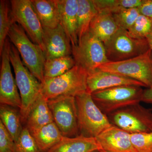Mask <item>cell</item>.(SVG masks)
Returning a JSON list of instances; mask_svg holds the SVG:
<instances>
[{
    "instance_id": "obj_35",
    "label": "cell",
    "mask_w": 152,
    "mask_h": 152,
    "mask_svg": "<svg viewBox=\"0 0 152 152\" xmlns=\"http://www.w3.org/2000/svg\"><path fill=\"white\" fill-rule=\"evenodd\" d=\"M99 152H108L107 151H104V150L103 149H101V150H99Z\"/></svg>"
},
{
    "instance_id": "obj_32",
    "label": "cell",
    "mask_w": 152,
    "mask_h": 152,
    "mask_svg": "<svg viewBox=\"0 0 152 152\" xmlns=\"http://www.w3.org/2000/svg\"><path fill=\"white\" fill-rule=\"evenodd\" d=\"M137 9L140 15L152 19V0H144Z\"/></svg>"
},
{
    "instance_id": "obj_2",
    "label": "cell",
    "mask_w": 152,
    "mask_h": 152,
    "mask_svg": "<svg viewBox=\"0 0 152 152\" xmlns=\"http://www.w3.org/2000/svg\"><path fill=\"white\" fill-rule=\"evenodd\" d=\"M79 135L96 138L113 125L87 92L76 96Z\"/></svg>"
},
{
    "instance_id": "obj_17",
    "label": "cell",
    "mask_w": 152,
    "mask_h": 152,
    "mask_svg": "<svg viewBox=\"0 0 152 152\" xmlns=\"http://www.w3.org/2000/svg\"><path fill=\"white\" fill-rule=\"evenodd\" d=\"M102 149L96 138L78 135L64 138L46 152H91Z\"/></svg>"
},
{
    "instance_id": "obj_20",
    "label": "cell",
    "mask_w": 152,
    "mask_h": 152,
    "mask_svg": "<svg viewBox=\"0 0 152 152\" xmlns=\"http://www.w3.org/2000/svg\"><path fill=\"white\" fill-rule=\"evenodd\" d=\"M119 29L112 15L98 13L91 23L89 31L104 44Z\"/></svg>"
},
{
    "instance_id": "obj_16",
    "label": "cell",
    "mask_w": 152,
    "mask_h": 152,
    "mask_svg": "<svg viewBox=\"0 0 152 152\" xmlns=\"http://www.w3.org/2000/svg\"><path fill=\"white\" fill-rule=\"evenodd\" d=\"M59 6L60 24L70 41L72 47L78 43L77 33L78 0H58Z\"/></svg>"
},
{
    "instance_id": "obj_14",
    "label": "cell",
    "mask_w": 152,
    "mask_h": 152,
    "mask_svg": "<svg viewBox=\"0 0 152 152\" xmlns=\"http://www.w3.org/2000/svg\"><path fill=\"white\" fill-rule=\"evenodd\" d=\"M123 86L146 87L138 81L99 69L88 73L86 92L91 94L97 91Z\"/></svg>"
},
{
    "instance_id": "obj_23",
    "label": "cell",
    "mask_w": 152,
    "mask_h": 152,
    "mask_svg": "<svg viewBox=\"0 0 152 152\" xmlns=\"http://www.w3.org/2000/svg\"><path fill=\"white\" fill-rule=\"evenodd\" d=\"M97 13L91 0H78L77 33L78 41L89 31L91 23Z\"/></svg>"
},
{
    "instance_id": "obj_7",
    "label": "cell",
    "mask_w": 152,
    "mask_h": 152,
    "mask_svg": "<svg viewBox=\"0 0 152 152\" xmlns=\"http://www.w3.org/2000/svg\"><path fill=\"white\" fill-rule=\"evenodd\" d=\"M104 45L107 59L113 62L138 56L150 49L147 39L133 37L128 31L122 29Z\"/></svg>"
},
{
    "instance_id": "obj_31",
    "label": "cell",
    "mask_w": 152,
    "mask_h": 152,
    "mask_svg": "<svg viewBox=\"0 0 152 152\" xmlns=\"http://www.w3.org/2000/svg\"><path fill=\"white\" fill-rule=\"evenodd\" d=\"M15 141L0 121V152H12Z\"/></svg>"
},
{
    "instance_id": "obj_19",
    "label": "cell",
    "mask_w": 152,
    "mask_h": 152,
    "mask_svg": "<svg viewBox=\"0 0 152 152\" xmlns=\"http://www.w3.org/2000/svg\"><path fill=\"white\" fill-rule=\"evenodd\" d=\"M43 28H54L60 24L58 0H31Z\"/></svg>"
},
{
    "instance_id": "obj_28",
    "label": "cell",
    "mask_w": 152,
    "mask_h": 152,
    "mask_svg": "<svg viewBox=\"0 0 152 152\" xmlns=\"http://www.w3.org/2000/svg\"><path fill=\"white\" fill-rule=\"evenodd\" d=\"M129 34L136 39H146L152 31V19L140 15L132 26L128 30Z\"/></svg>"
},
{
    "instance_id": "obj_6",
    "label": "cell",
    "mask_w": 152,
    "mask_h": 152,
    "mask_svg": "<svg viewBox=\"0 0 152 152\" xmlns=\"http://www.w3.org/2000/svg\"><path fill=\"white\" fill-rule=\"evenodd\" d=\"M97 69L138 81L152 88V53L151 49L138 56L121 61L109 62Z\"/></svg>"
},
{
    "instance_id": "obj_1",
    "label": "cell",
    "mask_w": 152,
    "mask_h": 152,
    "mask_svg": "<svg viewBox=\"0 0 152 152\" xmlns=\"http://www.w3.org/2000/svg\"><path fill=\"white\" fill-rule=\"evenodd\" d=\"M20 55L16 48L11 43L10 60L21 99V108L19 110L22 122L26 124L32 107L41 94L42 83L24 65Z\"/></svg>"
},
{
    "instance_id": "obj_11",
    "label": "cell",
    "mask_w": 152,
    "mask_h": 152,
    "mask_svg": "<svg viewBox=\"0 0 152 152\" xmlns=\"http://www.w3.org/2000/svg\"><path fill=\"white\" fill-rule=\"evenodd\" d=\"M11 15L14 23L20 25L33 42L44 52L43 28L33 8L31 0H12Z\"/></svg>"
},
{
    "instance_id": "obj_10",
    "label": "cell",
    "mask_w": 152,
    "mask_h": 152,
    "mask_svg": "<svg viewBox=\"0 0 152 152\" xmlns=\"http://www.w3.org/2000/svg\"><path fill=\"white\" fill-rule=\"evenodd\" d=\"M48 103L54 122L63 135L67 137L78 136L77 109L75 97L61 96L48 100Z\"/></svg>"
},
{
    "instance_id": "obj_21",
    "label": "cell",
    "mask_w": 152,
    "mask_h": 152,
    "mask_svg": "<svg viewBox=\"0 0 152 152\" xmlns=\"http://www.w3.org/2000/svg\"><path fill=\"white\" fill-rule=\"evenodd\" d=\"M31 134L41 152L48 151L64 137L54 122L42 127Z\"/></svg>"
},
{
    "instance_id": "obj_30",
    "label": "cell",
    "mask_w": 152,
    "mask_h": 152,
    "mask_svg": "<svg viewBox=\"0 0 152 152\" xmlns=\"http://www.w3.org/2000/svg\"><path fill=\"white\" fill-rule=\"evenodd\" d=\"M98 13L113 14L123 9L121 0H91Z\"/></svg>"
},
{
    "instance_id": "obj_4",
    "label": "cell",
    "mask_w": 152,
    "mask_h": 152,
    "mask_svg": "<svg viewBox=\"0 0 152 152\" xmlns=\"http://www.w3.org/2000/svg\"><path fill=\"white\" fill-rule=\"evenodd\" d=\"M88 76L85 69L76 65L61 75L45 80L41 94L48 100L61 96L75 97L86 92Z\"/></svg>"
},
{
    "instance_id": "obj_9",
    "label": "cell",
    "mask_w": 152,
    "mask_h": 152,
    "mask_svg": "<svg viewBox=\"0 0 152 152\" xmlns=\"http://www.w3.org/2000/svg\"><path fill=\"white\" fill-rule=\"evenodd\" d=\"M72 55L76 65L88 73L109 62L104 44L90 31L79 40L77 45L72 47Z\"/></svg>"
},
{
    "instance_id": "obj_26",
    "label": "cell",
    "mask_w": 152,
    "mask_h": 152,
    "mask_svg": "<svg viewBox=\"0 0 152 152\" xmlns=\"http://www.w3.org/2000/svg\"><path fill=\"white\" fill-rule=\"evenodd\" d=\"M140 15L137 8L122 9L112 15L120 29L128 31Z\"/></svg>"
},
{
    "instance_id": "obj_22",
    "label": "cell",
    "mask_w": 152,
    "mask_h": 152,
    "mask_svg": "<svg viewBox=\"0 0 152 152\" xmlns=\"http://www.w3.org/2000/svg\"><path fill=\"white\" fill-rule=\"evenodd\" d=\"M0 118V121L15 142L24 128L22 126L20 110L18 111L17 108L11 106L1 104Z\"/></svg>"
},
{
    "instance_id": "obj_29",
    "label": "cell",
    "mask_w": 152,
    "mask_h": 152,
    "mask_svg": "<svg viewBox=\"0 0 152 152\" xmlns=\"http://www.w3.org/2000/svg\"><path fill=\"white\" fill-rule=\"evenodd\" d=\"M133 146L137 152H152V132L131 134Z\"/></svg>"
},
{
    "instance_id": "obj_15",
    "label": "cell",
    "mask_w": 152,
    "mask_h": 152,
    "mask_svg": "<svg viewBox=\"0 0 152 152\" xmlns=\"http://www.w3.org/2000/svg\"><path fill=\"white\" fill-rule=\"evenodd\" d=\"M96 138L102 149L108 152H137L131 141V133L113 125Z\"/></svg>"
},
{
    "instance_id": "obj_25",
    "label": "cell",
    "mask_w": 152,
    "mask_h": 152,
    "mask_svg": "<svg viewBox=\"0 0 152 152\" xmlns=\"http://www.w3.org/2000/svg\"><path fill=\"white\" fill-rule=\"evenodd\" d=\"M15 23L12 15L10 2L0 1V55L11 27Z\"/></svg>"
},
{
    "instance_id": "obj_5",
    "label": "cell",
    "mask_w": 152,
    "mask_h": 152,
    "mask_svg": "<svg viewBox=\"0 0 152 152\" xmlns=\"http://www.w3.org/2000/svg\"><path fill=\"white\" fill-rule=\"evenodd\" d=\"M141 87L123 86L97 91L91 94L93 100L107 116L120 109L142 102Z\"/></svg>"
},
{
    "instance_id": "obj_34",
    "label": "cell",
    "mask_w": 152,
    "mask_h": 152,
    "mask_svg": "<svg viewBox=\"0 0 152 152\" xmlns=\"http://www.w3.org/2000/svg\"><path fill=\"white\" fill-rule=\"evenodd\" d=\"M147 40L148 42L149 45L150 49L151 50L152 53V31L146 37Z\"/></svg>"
},
{
    "instance_id": "obj_3",
    "label": "cell",
    "mask_w": 152,
    "mask_h": 152,
    "mask_svg": "<svg viewBox=\"0 0 152 152\" xmlns=\"http://www.w3.org/2000/svg\"><path fill=\"white\" fill-rule=\"evenodd\" d=\"M8 37L18 50L24 65L41 83H43L46 58L41 47L33 42L23 29L17 23L11 27Z\"/></svg>"
},
{
    "instance_id": "obj_36",
    "label": "cell",
    "mask_w": 152,
    "mask_h": 152,
    "mask_svg": "<svg viewBox=\"0 0 152 152\" xmlns=\"http://www.w3.org/2000/svg\"><path fill=\"white\" fill-rule=\"evenodd\" d=\"M91 152H99V151H94Z\"/></svg>"
},
{
    "instance_id": "obj_18",
    "label": "cell",
    "mask_w": 152,
    "mask_h": 152,
    "mask_svg": "<svg viewBox=\"0 0 152 152\" xmlns=\"http://www.w3.org/2000/svg\"><path fill=\"white\" fill-rule=\"evenodd\" d=\"M54 122L48 100L40 94L32 107L26 124L31 134L48 124Z\"/></svg>"
},
{
    "instance_id": "obj_33",
    "label": "cell",
    "mask_w": 152,
    "mask_h": 152,
    "mask_svg": "<svg viewBox=\"0 0 152 152\" xmlns=\"http://www.w3.org/2000/svg\"><path fill=\"white\" fill-rule=\"evenodd\" d=\"M142 102L152 104V88L144 90L142 96Z\"/></svg>"
},
{
    "instance_id": "obj_8",
    "label": "cell",
    "mask_w": 152,
    "mask_h": 152,
    "mask_svg": "<svg viewBox=\"0 0 152 152\" xmlns=\"http://www.w3.org/2000/svg\"><path fill=\"white\" fill-rule=\"evenodd\" d=\"M107 117L112 125L131 134L152 132V110L140 103L120 109Z\"/></svg>"
},
{
    "instance_id": "obj_24",
    "label": "cell",
    "mask_w": 152,
    "mask_h": 152,
    "mask_svg": "<svg viewBox=\"0 0 152 152\" xmlns=\"http://www.w3.org/2000/svg\"><path fill=\"white\" fill-rule=\"evenodd\" d=\"M75 65V61L72 56L46 60L44 68L45 80L61 75Z\"/></svg>"
},
{
    "instance_id": "obj_27",
    "label": "cell",
    "mask_w": 152,
    "mask_h": 152,
    "mask_svg": "<svg viewBox=\"0 0 152 152\" xmlns=\"http://www.w3.org/2000/svg\"><path fill=\"white\" fill-rule=\"evenodd\" d=\"M12 152H41L32 135L26 127L15 142Z\"/></svg>"
},
{
    "instance_id": "obj_12",
    "label": "cell",
    "mask_w": 152,
    "mask_h": 152,
    "mask_svg": "<svg viewBox=\"0 0 152 152\" xmlns=\"http://www.w3.org/2000/svg\"><path fill=\"white\" fill-rule=\"evenodd\" d=\"M11 43L8 37L6 39L1 54L0 72V103L15 108H21L20 96L18 91L10 65V51Z\"/></svg>"
},
{
    "instance_id": "obj_13",
    "label": "cell",
    "mask_w": 152,
    "mask_h": 152,
    "mask_svg": "<svg viewBox=\"0 0 152 152\" xmlns=\"http://www.w3.org/2000/svg\"><path fill=\"white\" fill-rule=\"evenodd\" d=\"M42 41L46 60L71 56L72 45L61 25L43 28Z\"/></svg>"
}]
</instances>
